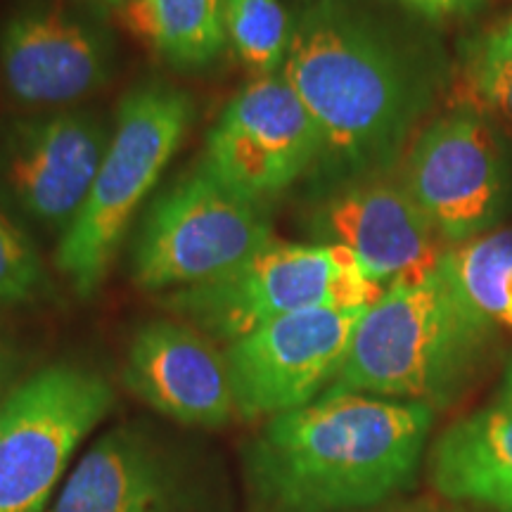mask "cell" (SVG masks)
Instances as JSON below:
<instances>
[{"label":"cell","instance_id":"obj_1","mask_svg":"<svg viewBox=\"0 0 512 512\" xmlns=\"http://www.w3.org/2000/svg\"><path fill=\"white\" fill-rule=\"evenodd\" d=\"M283 74L318 128L323 190L392 174L434 100L420 48L351 0H313L292 19Z\"/></svg>","mask_w":512,"mask_h":512},{"label":"cell","instance_id":"obj_2","mask_svg":"<svg viewBox=\"0 0 512 512\" xmlns=\"http://www.w3.org/2000/svg\"><path fill=\"white\" fill-rule=\"evenodd\" d=\"M434 408L356 392H325L275 415L245 451L254 512L370 508L413 484Z\"/></svg>","mask_w":512,"mask_h":512},{"label":"cell","instance_id":"obj_3","mask_svg":"<svg viewBox=\"0 0 512 512\" xmlns=\"http://www.w3.org/2000/svg\"><path fill=\"white\" fill-rule=\"evenodd\" d=\"M494 332L439 266L420 283L389 287L368 306L328 392L441 406L470 380Z\"/></svg>","mask_w":512,"mask_h":512},{"label":"cell","instance_id":"obj_4","mask_svg":"<svg viewBox=\"0 0 512 512\" xmlns=\"http://www.w3.org/2000/svg\"><path fill=\"white\" fill-rule=\"evenodd\" d=\"M192 121L195 102L166 81H143L121 98L93 188L57 242L55 266L79 297L91 299L105 283L128 228Z\"/></svg>","mask_w":512,"mask_h":512},{"label":"cell","instance_id":"obj_5","mask_svg":"<svg viewBox=\"0 0 512 512\" xmlns=\"http://www.w3.org/2000/svg\"><path fill=\"white\" fill-rule=\"evenodd\" d=\"M382 294L347 247L273 240L216 283L164 294L162 306L209 339L230 344L287 313L368 309Z\"/></svg>","mask_w":512,"mask_h":512},{"label":"cell","instance_id":"obj_6","mask_svg":"<svg viewBox=\"0 0 512 512\" xmlns=\"http://www.w3.org/2000/svg\"><path fill=\"white\" fill-rule=\"evenodd\" d=\"M50 512H238V503L214 453L128 420L88 446Z\"/></svg>","mask_w":512,"mask_h":512},{"label":"cell","instance_id":"obj_7","mask_svg":"<svg viewBox=\"0 0 512 512\" xmlns=\"http://www.w3.org/2000/svg\"><path fill=\"white\" fill-rule=\"evenodd\" d=\"M273 242L266 207L242 200L202 162L166 188L133 242V280L147 292L216 283Z\"/></svg>","mask_w":512,"mask_h":512},{"label":"cell","instance_id":"obj_8","mask_svg":"<svg viewBox=\"0 0 512 512\" xmlns=\"http://www.w3.org/2000/svg\"><path fill=\"white\" fill-rule=\"evenodd\" d=\"M114 403L112 384L79 363L24 377L0 403V512H50L69 460Z\"/></svg>","mask_w":512,"mask_h":512},{"label":"cell","instance_id":"obj_9","mask_svg":"<svg viewBox=\"0 0 512 512\" xmlns=\"http://www.w3.org/2000/svg\"><path fill=\"white\" fill-rule=\"evenodd\" d=\"M399 183L448 247L491 233L510 207L503 133L470 107H456L415 136Z\"/></svg>","mask_w":512,"mask_h":512},{"label":"cell","instance_id":"obj_10","mask_svg":"<svg viewBox=\"0 0 512 512\" xmlns=\"http://www.w3.org/2000/svg\"><path fill=\"white\" fill-rule=\"evenodd\" d=\"M320 136L283 72L252 79L223 107L202 164L223 188L268 207L316 171Z\"/></svg>","mask_w":512,"mask_h":512},{"label":"cell","instance_id":"obj_11","mask_svg":"<svg viewBox=\"0 0 512 512\" xmlns=\"http://www.w3.org/2000/svg\"><path fill=\"white\" fill-rule=\"evenodd\" d=\"M363 313L366 309L287 313L230 342L223 358L235 415L271 420L328 392Z\"/></svg>","mask_w":512,"mask_h":512},{"label":"cell","instance_id":"obj_12","mask_svg":"<svg viewBox=\"0 0 512 512\" xmlns=\"http://www.w3.org/2000/svg\"><path fill=\"white\" fill-rule=\"evenodd\" d=\"M98 114L55 110L0 133V195L38 228L64 233L93 188L110 145Z\"/></svg>","mask_w":512,"mask_h":512},{"label":"cell","instance_id":"obj_13","mask_svg":"<svg viewBox=\"0 0 512 512\" xmlns=\"http://www.w3.org/2000/svg\"><path fill=\"white\" fill-rule=\"evenodd\" d=\"M117 72L105 24L53 3H27L0 27V74L19 105L62 110L102 91Z\"/></svg>","mask_w":512,"mask_h":512},{"label":"cell","instance_id":"obj_14","mask_svg":"<svg viewBox=\"0 0 512 512\" xmlns=\"http://www.w3.org/2000/svg\"><path fill=\"white\" fill-rule=\"evenodd\" d=\"M306 226L323 245H342L384 290L439 271L451 247L399 181L366 178L323 190Z\"/></svg>","mask_w":512,"mask_h":512},{"label":"cell","instance_id":"obj_15","mask_svg":"<svg viewBox=\"0 0 512 512\" xmlns=\"http://www.w3.org/2000/svg\"><path fill=\"white\" fill-rule=\"evenodd\" d=\"M124 384L152 411L183 427H223L235 415L226 358L181 320L140 325L126 351Z\"/></svg>","mask_w":512,"mask_h":512},{"label":"cell","instance_id":"obj_16","mask_svg":"<svg viewBox=\"0 0 512 512\" xmlns=\"http://www.w3.org/2000/svg\"><path fill=\"white\" fill-rule=\"evenodd\" d=\"M430 477L448 501L512 512V406L453 422L432 448Z\"/></svg>","mask_w":512,"mask_h":512},{"label":"cell","instance_id":"obj_17","mask_svg":"<svg viewBox=\"0 0 512 512\" xmlns=\"http://www.w3.org/2000/svg\"><path fill=\"white\" fill-rule=\"evenodd\" d=\"M226 0H126L124 22L166 64L202 72L228 48Z\"/></svg>","mask_w":512,"mask_h":512},{"label":"cell","instance_id":"obj_18","mask_svg":"<svg viewBox=\"0 0 512 512\" xmlns=\"http://www.w3.org/2000/svg\"><path fill=\"white\" fill-rule=\"evenodd\" d=\"M441 271L486 323L512 330V228L451 247Z\"/></svg>","mask_w":512,"mask_h":512},{"label":"cell","instance_id":"obj_19","mask_svg":"<svg viewBox=\"0 0 512 512\" xmlns=\"http://www.w3.org/2000/svg\"><path fill=\"white\" fill-rule=\"evenodd\" d=\"M458 100L512 138V19L460 46Z\"/></svg>","mask_w":512,"mask_h":512},{"label":"cell","instance_id":"obj_20","mask_svg":"<svg viewBox=\"0 0 512 512\" xmlns=\"http://www.w3.org/2000/svg\"><path fill=\"white\" fill-rule=\"evenodd\" d=\"M226 43L254 79L283 72L292 19L278 0H226Z\"/></svg>","mask_w":512,"mask_h":512},{"label":"cell","instance_id":"obj_21","mask_svg":"<svg viewBox=\"0 0 512 512\" xmlns=\"http://www.w3.org/2000/svg\"><path fill=\"white\" fill-rule=\"evenodd\" d=\"M46 292V268L29 235L0 207V306L31 304Z\"/></svg>","mask_w":512,"mask_h":512},{"label":"cell","instance_id":"obj_22","mask_svg":"<svg viewBox=\"0 0 512 512\" xmlns=\"http://www.w3.org/2000/svg\"><path fill=\"white\" fill-rule=\"evenodd\" d=\"M401 3L427 19H456L475 15L489 0H401Z\"/></svg>","mask_w":512,"mask_h":512},{"label":"cell","instance_id":"obj_23","mask_svg":"<svg viewBox=\"0 0 512 512\" xmlns=\"http://www.w3.org/2000/svg\"><path fill=\"white\" fill-rule=\"evenodd\" d=\"M19 373H22V354L12 339L0 332V403L8 399L12 389L22 382Z\"/></svg>","mask_w":512,"mask_h":512},{"label":"cell","instance_id":"obj_24","mask_svg":"<svg viewBox=\"0 0 512 512\" xmlns=\"http://www.w3.org/2000/svg\"><path fill=\"white\" fill-rule=\"evenodd\" d=\"M503 403H508V406H512V361H510V366H508V377H505V401Z\"/></svg>","mask_w":512,"mask_h":512},{"label":"cell","instance_id":"obj_25","mask_svg":"<svg viewBox=\"0 0 512 512\" xmlns=\"http://www.w3.org/2000/svg\"><path fill=\"white\" fill-rule=\"evenodd\" d=\"M95 3H102V5H124L126 0H95Z\"/></svg>","mask_w":512,"mask_h":512}]
</instances>
